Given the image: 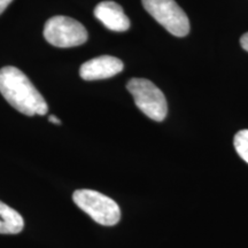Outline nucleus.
<instances>
[{
  "mask_svg": "<svg viewBox=\"0 0 248 248\" xmlns=\"http://www.w3.org/2000/svg\"><path fill=\"white\" fill-rule=\"evenodd\" d=\"M12 1H13V0H0V14L7 8V6L11 4Z\"/></svg>",
  "mask_w": 248,
  "mask_h": 248,
  "instance_id": "11",
  "label": "nucleus"
},
{
  "mask_svg": "<svg viewBox=\"0 0 248 248\" xmlns=\"http://www.w3.org/2000/svg\"><path fill=\"white\" fill-rule=\"evenodd\" d=\"M23 217L16 210L0 201V233L16 234L23 230Z\"/></svg>",
  "mask_w": 248,
  "mask_h": 248,
  "instance_id": "8",
  "label": "nucleus"
},
{
  "mask_svg": "<svg viewBox=\"0 0 248 248\" xmlns=\"http://www.w3.org/2000/svg\"><path fill=\"white\" fill-rule=\"evenodd\" d=\"M123 62L115 57L101 55L91 59L80 66L79 76L84 80L110 78L123 70Z\"/></svg>",
  "mask_w": 248,
  "mask_h": 248,
  "instance_id": "6",
  "label": "nucleus"
},
{
  "mask_svg": "<svg viewBox=\"0 0 248 248\" xmlns=\"http://www.w3.org/2000/svg\"><path fill=\"white\" fill-rule=\"evenodd\" d=\"M240 44H241V47H243L245 51L248 52V32H246L245 35H243V37H241Z\"/></svg>",
  "mask_w": 248,
  "mask_h": 248,
  "instance_id": "10",
  "label": "nucleus"
},
{
  "mask_svg": "<svg viewBox=\"0 0 248 248\" xmlns=\"http://www.w3.org/2000/svg\"><path fill=\"white\" fill-rule=\"evenodd\" d=\"M136 106L150 119L161 122L168 113V105L162 91L145 78H131L126 84Z\"/></svg>",
  "mask_w": 248,
  "mask_h": 248,
  "instance_id": "3",
  "label": "nucleus"
},
{
  "mask_svg": "<svg viewBox=\"0 0 248 248\" xmlns=\"http://www.w3.org/2000/svg\"><path fill=\"white\" fill-rule=\"evenodd\" d=\"M234 148L245 162L248 163V130H241L234 136Z\"/></svg>",
  "mask_w": 248,
  "mask_h": 248,
  "instance_id": "9",
  "label": "nucleus"
},
{
  "mask_svg": "<svg viewBox=\"0 0 248 248\" xmlns=\"http://www.w3.org/2000/svg\"><path fill=\"white\" fill-rule=\"evenodd\" d=\"M73 200L76 206L91 216L93 221L105 226H113L121 219V209L115 201L107 195L93 190H77Z\"/></svg>",
  "mask_w": 248,
  "mask_h": 248,
  "instance_id": "2",
  "label": "nucleus"
},
{
  "mask_svg": "<svg viewBox=\"0 0 248 248\" xmlns=\"http://www.w3.org/2000/svg\"><path fill=\"white\" fill-rule=\"evenodd\" d=\"M94 16L107 29L115 32H124L130 28V20L123 8L114 1H102L98 4L94 8Z\"/></svg>",
  "mask_w": 248,
  "mask_h": 248,
  "instance_id": "7",
  "label": "nucleus"
},
{
  "mask_svg": "<svg viewBox=\"0 0 248 248\" xmlns=\"http://www.w3.org/2000/svg\"><path fill=\"white\" fill-rule=\"evenodd\" d=\"M0 93L6 101L24 115L47 114L48 107L44 97L17 68L7 66L0 69Z\"/></svg>",
  "mask_w": 248,
  "mask_h": 248,
  "instance_id": "1",
  "label": "nucleus"
},
{
  "mask_svg": "<svg viewBox=\"0 0 248 248\" xmlns=\"http://www.w3.org/2000/svg\"><path fill=\"white\" fill-rule=\"evenodd\" d=\"M142 6L171 35L184 37L190 32L187 15L175 0H142Z\"/></svg>",
  "mask_w": 248,
  "mask_h": 248,
  "instance_id": "5",
  "label": "nucleus"
},
{
  "mask_svg": "<svg viewBox=\"0 0 248 248\" xmlns=\"http://www.w3.org/2000/svg\"><path fill=\"white\" fill-rule=\"evenodd\" d=\"M44 37L57 47H75L88 40V31L78 21L68 16H53L44 26Z\"/></svg>",
  "mask_w": 248,
  "mask_h": 248,
  "instance_id": "4",
  "label": "nucleus"
},
{
  "mask_svg": "<svg viewBox=\"0 0 248 248\" xmlns=\"http://www.w3.org/2000/svg\"><path fill=\"white\" fill-rule=\"evenodd\" d=\"M48 121H49V122L54 123V124H61V121L59 120L57 116H54V115H52V116H48Z\"/></svg>",
  "mask_w": 248,
  "mask_h": 248,
  "instance_id": "12",
  "label": "nucleus"
}]
</instances>
